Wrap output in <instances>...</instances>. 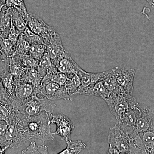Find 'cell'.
<instances>
[{"label": "cell", "instance_id": "obj_24", "mask_svg": "<svg viewBox=\"0 0 154 154\" xmlns=\"http://www.w3.org/2000/svg\"><path fill=\"white\" fill-rule=\"evenodd\" d=\"M6 6L16 9L24 19L28 21L29 13L27 11L24 0H6Z\"/></svg>", "mask_w": 154, "mask_h": 154}, {"label": "cell", "instance_id": "obj_11", "mask_svg": "<svg viewBox=\"0 0 154 154\" xmlns=\"http://www.w3.org/2000/svg\"><path fill=\"white\" fill-rule=\"evenodd\" d=\"M139 152L154 154V132L146 131L130 135Z\"/></svg>", "mask_w": 154, "mask_h": 154}, {"label": "cell", "instance_id": "obj_25", "mask_svg": "<svg viewBox=\"0 0 154 154\" xmlns=\"http://www.w3.org/2000/svg\"><path fill=\"white\" fill-rule=\"evenodd\" d=\"M30 46L31 45L26 40L22 33L17 40L16 51L13 55L21 56L29 54Z\"/></svg>", "mask_w": 154, "mask_h": 154}, {"label": "cell", "instance_id": "obj_12", "mask_svg": "<svg viewBox=\"0 0 154 154\" xmlns=\"http://www.w3.org/2000/svg\"><path fill=\"white\" fill-rule=\"evenodd\" d=\"M56 67L58 71L65 74L68 77L77 74L80 67L65 49L63 50L59 54Z\"/></svg>", "mask_w": 154, "mask_h": 154}, {"label": "cell", "instance_id": "obj_20", "mask_svg": "<svg viewBox=\"0 0 154 154\" xmlns=\"http://www.w3.org/2000/svg\"><path fill=\"white\" fill-rule=\"evenodd\" d=\"M47 24L41 18L32 13H29L27 27L33 33L40 35Z\"/></svg>", "mask_w": 154, "mask_h": 154}, {"label": "cell", "instance_id": "obj_23", "mask_svg": "<svg viewBox=\"0 0 154 154\" xmlns=\"http://www.w3.org/2000/svg\"><path fill=\"white\" fill-rule=\"evenodd\" d=\"M11 8L12 22L17 30L21 34L27 28L28 21L24 19L16 9Z\"/></svg>", "mask_w": 154, "mask_h": 154}, {"label": "cell", "instance_id": "obj_8", "mask_svg": "<svg viewBox=\"0 0 154 154\" xmlns=\"http://www.w3.org/2000/svg\"><path fill=\"white\" fill-rule=\"evenodd\" d=\"M52 117L50 120L51 123L55 124L57 129L55 132H52L53 134L60 136L61 137L62 140L68 141L70 140L71 135L74 125L72 122L66 116L62 114H50Z\"/></svg>", "mask_w": 154, "mask_h": 154}, {"label": "cell", "instance_id": "obj_13", "mask_svg": "<svg viewBox=\"0 0 154 154\" xmlns=\"http://www.w3.org/2000/svg\"><path fill=\"white\" fill-rule=\"evenodd\" d=\"M148 131L154 132V109L142 107L141 114L136 123L133 134Z\"/></svg>", "mask_w": 154, "mask_h": 154}, {"label": "cell", "instance_id": "obj_4", "mask_svg": "<svg viewBox=\"0 0 154 154\" xmlns=\"http://www.w3.org/2000/svg\"><path fill=\"white\" fill-rule=\"evenodd\" d=\"M109 146L118 150L122 154H138L139 153L128 134L124 132L116 124L110 128L108 136Z\"/></svg>", "mask_w": 154, "mask_h": 154}, {"label": "cell", "instance_id": "obj_38", "mask_svg": "<svg viewBox=\"0 0 154 154\" xmlns=\"http://www.w3.org/2000/svg\"><path fill=\"white\" fill-rule=\"evenodd\" d=\"M152 7H153V8H154V2L153 3L152 5Z\"/></svg>", "mask_w": 154, "mask_h": 154}, {"label": "cell", "instance_id": "obj_34", "mask_svg": "<svg viewBox=\"0 0 154 154\" xmlns=\"http://www.w3.org/2000/svg\"><path fill=\"white\" fill-rule=\"evenodd\" d=\"M9 149L8 147L0 146V154H5L6 151Z\"/></svg>", "mask_w": 154, "mask_h": 154}, {"label": "cell", "instance_id": "obj_16", "mask_svg": "<svg viewBox=\"0 0 154 154\" xmlns=\"http://www.w3.org/2000/svg\"><path fill=\"white\" fill-rule=\"evenodd\" d=\"M105 73V72L100 73L88 72L80 67L77 74L80 77L81 84L78 90L85 89L94 83L101 81Z\"/></svg>", "mask_w": 154, "mask_h": 154}, {"label": "cell", "instance_id": "obj_36", "mask_svg": "<svg viewBox=\"0 0 154 154\" xmlns=\"http://www.w3.org/2000/svg\"><path fill=\"white\" fill-rule=\"evenodd\" d=\"M146 1L151 6L154 2V0H146Z\"/></svg>", "mask_w": 154, "mask_h": 154}, {"label": "cell", "instance_id": "obj_6", "mask_svg": "<svg viewBox=\"0 0 154 154\" xmlns=\"http://www.w3.org/2000/svg\"><path fill=\"white\" fill-rule=\"evenodd\" d=\"M38 94L50 101L61 99H72L64 86L45 78L38 87Z\"/></svg>", "mask_w": 154, "mask_h": 154}, {"label": "cell", "instance_id": "obj_32", "mask_svg": "<svg viewBox=\"0 0 154 154\" xmlns=\"http://www.w3.org/2000/svg\"><path fill=\"white\" fill-rule=\"evenodd\" d=\"M0 98H4V99H8L10 101V99H9L8 95L6 94L5 91L3 87L1 78H0Z\"/></svg>", "mask_w": 154, "mask_h": 154}, {"label": "cell", "instance_id": "obj_5", "mask_svg": "<svg viewBox=\"0 0 154 154\" xmlns=\"http://www.w3.org/2000/svg\"><path fill=\"white\" fill-rule=\"evenodd\" d=\"M111 113L118 121L133 107L139 104L132 95L124 93L111 94L105 99Z\"/></svg>", "mask_w": 154, "mask_h": 154}, {"label": "cell", "instance_id": "obj_18", "mask_svg": "<svg viewBox=\"0 0 154 154\" xmlns=\"http://www.w3.org/2000/svg\"><path fill=\"white\" fill-rule=\"evenodd\" d=\"M42 76L44 78L46 75L51 73L53 72L58 71L56 67L53 64L48 54L45 51L43 56L38 61V65L36 66Z\"/></svg>", "mask_w": 154, "mask_h": 154}, {"label": "cell", "instance_id": "obj_10", "mask_svg": "<svg viewBox=\"0 0 154 154\" xmlns=\"http://www.w3.org/2000/svg\"><path fill=\"white\" fill-rule=\"evenodd\" d=\"M139 104L131 108L118 121L116 124L124 132L131 135L135 131V127L141 112Z\"/></svg>", "mask_w": 154, "mask_h": 154}, {"label": "cell", "instance_id": "obj_37", "mask_svg": "<svg viewBox=\"0 0 154 154\" xmlns=\"http://www.w3.org/2000/svg\"><path fill=\"white\" fill-rule=\"evenodd\" d=\"M5 5H3L2 6H0V13H1V11H2V9L3 7H4Z\"/></svg>", "mask_w": 154, "mask_h": 154}, {"label": "cell", "instance_id": "obj_9", "mask_svg": "<svg viewBox=\"0 0 154 154\" xmlns=\"http://www.w3.org/2000/svg\"><path fill=\"white\" fill-rule=\"evenodd\" d=\"M15 83L14 95L17 101L15 109H17L32 96L38 95V88L31 83L22 80H15Z\"/></svg>", "mask_w": 154, "mask_h": 154}, {"label": "cell", "instance_id": "obj_30", "mask_svg": "<svg viewBox=\"0 0 154 154\" xmlns=\"http://www.w3.org/2000/svg\"><path fill=\"white\" fill-rule=\"evenodd\" d=\"M20 35L21 34L17 30L11 19V27L9 30L8 38L10 39L14 44L16 45L18 38Z\"/></svg>", "mask_w": 154, "mask_h": 154}, {"label": "cell", "instance_id": "obj_26", "mask_svg": "<svg viewBox=\"0 0 154 154\" xmlns=\"http://www.w3.org/2000/svg\"><path fill=\"white\" fill-rule=\"evenodd\" d=\"M16 45L8 38H0V51L3 55L7 57H11L14 55L16 51Z\"/></svg>", "mask_w": 154, "mask_h": 154}, {"label": "cell", "instance_id": "obj_35", "mask_svg": "<svg viewBox=\"0 0 154 154\" xmlns=\"http://www.w3.org/2000/svg\"><path fill=\"white\" fill-rule=\"evenodd\" d=\"M6 0H0V6L5 5Z\"/></svg>", "mask_w": 154, "mask_h": 154}, {"label": "cell", "instance_id": "obj_27", "mask_svg": "<svg viewBox=\"0 0 154 154\" xmlns=\"http://www.w3.org/2000/svg\"><path fill=\"white\" fill-rule=\"evenodd\" d=\"M26 40L31 45H44V41L41 36L33 33L27 27L22 33Z\"/></svg>", "mask_w": 154, "mask_h": 154}, {"label": "cell", "instance_id": "obj_3", "mask_svg": "<svg viewBox=\"0 0 154 154\" xmlns=\"http://www.w3.org/2000/svg\"><path fill=\"white\" fill-rule=\"evenodd\" d=\"M56 106L55 104L47 98H39L36 95L15 109H17L23 117L28 118L38 115L42 112H46L50 115L53 112Z\"/></svg>", "mask_w": 154, "mask_h": 154}, {"label": "cell", "instance_id": "obj_33", "mask_svg": "<svg viewBox=\"0 0 154 154\" xmlns=\"http://www.w3.org/2000/svg\"><path fill=\"white\" fill-rule=\"evenodd\" d=\"M106 154H120V152L116 149L110 146Z\"/></svg>", "mask_w": 154, "mask_h": 154}, {"label": "cell", "instance_id": "obj_19", "mask_svg": "<svg viewBox=\"0 0 154 154\" xmlns=\"http://www.w3.org/2000/svg\"><path fill=\"white\" fill-rule=\"evenodd\" d=\"M101 81L110 94L122 93L119 89L112 69L105 72Z\"/></svg>", "mask_w": 154, "mask_h": 154}, {"label": "cell", "instance_id": "obj_29", "mask_svg": "<svg viewBox=\"0 0 154 154\" xmlns=\"http://www.w3.org/2000/svg\"><path fill=\"white\" fill-rule=\"evenodd\" d=\"M46 50L44 45H32L30 46V53L31 56L39 61L41 59Z\"/></svg>", "mask_w": 154, "mask_h": 154}, {"label": "cell", "instance_id": "obj_1", "mask_svg": "<svg viewBox=\"0 0 154 154\" xmlns=\"http://www.w3.org/2000/svg\"><path fill=\"white\" fill-rule=\"evenodd\" d=\"M20 124L27 131L32 138L45 141L53 140V136L51 131L50 115L42 112L38 115L25 118L19 112L18 113Z\"/></svg>", "mask_w": 154, "mask_h": 154}, {"label": "cell", "instance_id": "obj_7", "mask_svg": "<svg viewBox=\"0 0 154 154\" xmlns=\"http://www.w3.org/2000/svg\"><path fill=\"white\" fill-rule=\"evenodd\" d=\"M119 91L132 95L134 91V79L135 71L134 69L116 67L111 69Z\"/></svg>", "mask_w": 154, "mask_h": 154}, {"label": "cell", "instance_id": "obj_14", "mask_svg": "<svg viewBox=\"0 0 154 154\" xmlns=\"http://www.w3.org/2000/svg\"><path fill=\"white\" fill-rule=\"evenodd\" d=\"M110 95L101 81L94 83L88 88L78 90L75 94L77 95H85L92 97H99L103 99H107Z\"/></svg>", "mask_w": 154, "mask_h": 154}, {"label": "cell", "instance_id": "obj_21", "mask_svg": "<svg viewBox=\"0 0 154 154\" xmlns=\"http://www.w3.org/2000/svg\"><path fill=\"white\" fill-rule=\"evenodd\" d=\"M14 111V108L9 100L0 98V121H5L8 124Z\"/></svg>", "mask_w": 154, "mask_h": 154}, {"label": "cell", "instance_id": "obj_22", "mask_svg": "<svg viewBox=\"0 0 154 154\" xmlns=\"http://www.w3.org/2000/svg\"><path fill=\"white\" fill-rule=\"evenodd\" d=\"M43 79L36 67L28 68L25 76L19 80L31 83L38 88Z\"/></svg>", "mask_w": 154, "mask_h": 154}, {"label": "cell", "instance_id": "obj_2", "mask_svg": "<svg viewBox=\"0 0 154 154\" xmlns=\"http://www.w3.org/2000/svg\"><path fill=\"white\" fill-rule=\"evenodd\" d=\"M8 125L5 142L6 146L9 148H18L32 138L26 130L19 123L18 114L15 109Z\"/></svg>", "mask_w": 154, "mask_h": 154}, {"label": "cell", "instance_id": "obj_28", "mask_svg": "<svg viewBox=\"0 0 154 154\" xmlns=\"http://www.w3.org/2000/svg\"><path fill=\"white\" fill-rule=\"evenodd\" d=\"M43 78L48 79L63 86L65 85L68 80L67 75L66 74L58 71L53 72L46 75Z\"/></svg>", "mask_w": 154, "mask_h": 154}, {"label": "cell", "instance_id": "obj_31", "mask_svg": "<svg viewBox=\"0 0 154 154\" xmlns=\"http://www.w3.org/2000/svg\"><path fill=\"white\" fill-rule=\"evenodd\" d=\"M22 154H42L38 150L35 142L31 141L30 145L22 150Z\"/></svg>", "mask_w": 154, "mask_h": 154}, {"label": "cell", "instance_id": "obj_15", "mask_svg": "<svg viewBox=\"0 0 154 154\" xmlns=\"http://www.w3.org/2000/svg\"><path fill=\"white\" fill-rule=\"evenodd\" d=\"M66 148L57 154H79L85 148L86 144L81 140L67 141ZM47 146L42 145L37 146L39 151L42 154H49L48 151Z\"/></svg>", "mask_w": 154, "mask_h": 154}, {"label": "cell", "instance_id": "obj_17", "mask_svg": "<svg viewBox=\"0 0 154 154\" xmlns=\"http://www.w3.org/2000/svg\"><path fill=\"white\" fill-rule=\"evenodd\" d=\"M11 22V8L5 5L0 13V38H8Z\"/></svg>", "mask_w": 154, "mask_h": 154}]
</instances>
